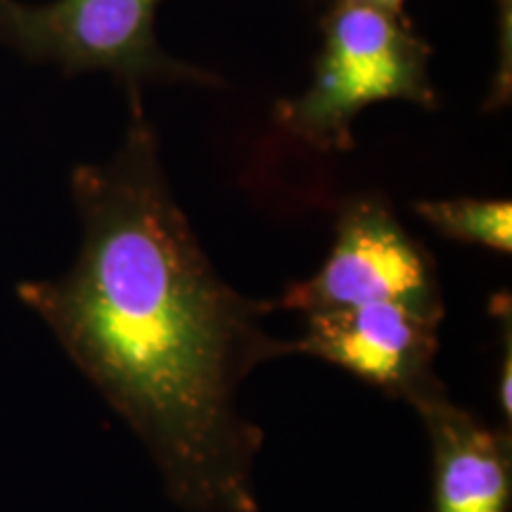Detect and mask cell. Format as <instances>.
Listing matches in <instances>:
<instances>
[{
    "label": "cell",
    "mask_w": 512,
    "mask_h": 512,
    "mask_svg": "<svg viewBox=\"0 0 512 512\" xmlns=\"http://www.w3.org/2000/svg\"><path fill=\"white\" fill-rule=\"evenodd\" d=\"M131 110L117 155L74 174L83 240L72 271L17 294L143 441L171 501L259 512L264 432L238 411V389L294 344L261 323L273 304L233 290L211 266L166 181L140 93Z\"/></svg>",
    "instance_id": "1"
},
{
    "label": "cell",
    "mask_w": 512,
    "mask_h": 512,
    "mask_svg": "<svg viewBox=\"0 0 512 512\" xmlns=\"http://www.w3.org/2000/svg\"><path fill=\"white\" fill-rule=\"evenodd\" d=\"M430 60V43L415 34L406 15L337 0L323 19L311 86L299 98L280 102L275 117L318 150L347 152L354 147L356 117L375 102L434 107Z\"/></svg>",
    "instance_id": "2"
},
{
    "label": "cell",
    "mask_w": 512,
    "mask_h": 512,
    "mask_svg": "<svg viewBox=\"0 0 512 512\" xmlns=\"http://www.w3.org/2000/svg\"><path fill=\"white\" fill-rule=\"evenodd\" d=\"M159 0H0V38L31 60L64 72H107L140 93L147 81L219 83L214 74L164 53L157 41Z\"/></svg>",
    "instance_id": "3"
},
{
    "label": "cell",
    "mask_w": 512,
    "mask_h": 512,
    "mask_svg": "<svg viewBox=\"0 0 512 512\" xmlns=\"http://www.w3.org/2000/svg\"><path fill=\"white\" fill-rule=\"evenodd\" d=\"M363 304H401L444 320V297L432 254L375 195L342 204L328 259L311 278L287 287L290 311H332Z\"/></svg>",
    "instance_id": "4"
},
{
    "label": "cell",
    "mask_w": 512,
    "mask_h": 512,
    "mask_svg": "<svg viewBox=\"0 0 512 512\" xmlns=\"http://www.w3.org/2000/svg\"><path fill=\"white\" fill-rule=\"evenodd\" d=\"M439 325V318L401 304H363L304 313V335L292 344L294 354L320 358L408 401L437 377Z\"/></svg>",
    "instance_id": "5"
},
{
    "label": "cell",
    "mask_w": 512,
    "mask_h": 512,
    "mask_svg": "<svg viewBox=\"0 0 512 512\" xmlns=\"http://www.w3.org/2000/svg\"><path fill=\"white\" fill-rule=\"evenodd\" d=\"M432 448V512H510L512 437L448 399L439 377L408 401Z\"/></svg>",
    "instance_id": "6"
},
{
    "label": "cell",
    "mask_w": 512,
    "mask_h": 512,
    "mask_svg": "<svg viewBox=\"0 0 512 512\" xmlns=\"http://www.w3.org/2000/svg\"><path fill=\"white\" fill-rule=\"evenodd\" d=\"M415 214L448 240L498 254L512 252V204L491 197H456L415 204Z\"/></svg>",
    "instance_id": "7"
},
{
    "label": "cell",
    "mask_w": 512,
    "mask_h": 512,
    "mask_svg": "<svg viewBox=\"0 0 512 512\" xmlns=\"http://www.w3.org/2000/svg\"><path fill=\"white\" fill-rule=\"evenodd\" d=\"M505 354L501 358V373H498V411H501V427L505 422V432L512 437V335H510V313L505 311ZM503 432V430H501Z\"/></svg>",
    "instance_id": "8"
},
{
    "label": "cell",
    "mask_w": 512,
    "mask_h": 512,
    "mask_svg": "<svg viewBox=\"0 0 512 512\" xmlns=\"http://www.w3.org/2000/svg\"><path fill=\"white\" fill-rule=\"evenodd\" d=\"M347 3L373 5V8H382V10L396 12V15H406V12H403V5H406V0H347Z\"/></svg>",
    "instance_id": "9"
}]
</instances>
